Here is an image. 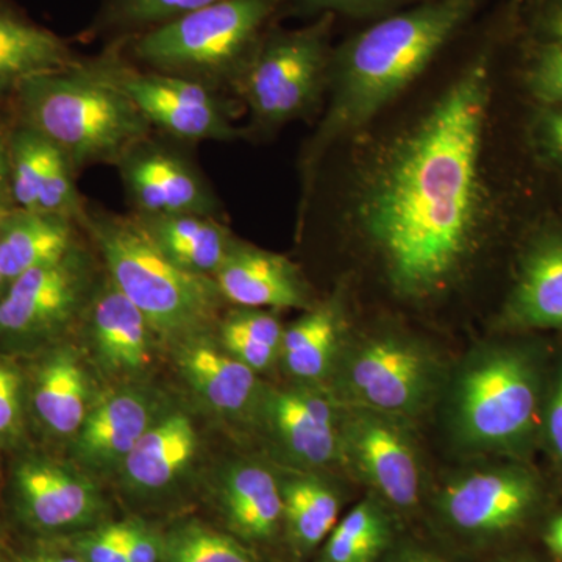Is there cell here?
Wrapping results in <instances>:
<instances>
[{
  "mask_svg": "<svg viewBox=\"0 0 562 562\" xmlns=\"http://www.w3.org/2000/svg\"><path fill=\"white\" fill-rule=\"evenodd\" d=\"M490 102V66L482 58L380 151L360 181L355 222L403 299L425 301L449 290L482 246Z\"/></svg>",
  "mask_w": 562,
  "mask_h": 562,
  "instance_id": "cell-1",
  "label": "cell"
},
{
  "mask_svg": "<svg viewBox=\"0 0 562 562\" xmlns=\"http://www.w3.org/2000/svg\"><path fill=\"white\" fill-rule=\"evenodd\" d=\"M482 0H435L387 18L336 52L328 66L330 102L302 160L310 191L322 158L360 131L420 76Z\"/></svg>",
  "mask_w": 562,
  "mask_h": 562,
  "instance_id": "cell-2",
  "label": "cell"
},
{
  "mask_svg": "<svg viewBox=\"0 0 562 562\" xmlns=\"http://www.w3.org/2000/svg\"><path fill=\"white\" fill-rule=\"evenodd\" d=\"M117 52L29 79L14 91L21 124L50 139L77 169L116 165L138 140L154 133L122 90Z\"/></svg>",
  "mask_w": 562,
  "mask_h": 562,
  "instance_id": "cell-3",
  "label": "cell"
},
{
  "mask_svg": "<svg viewBox=\"0 0 562 562\" xmlns=\"http://www.w3.org/2000/svg\"><path fill=\"white\" fill-rule=\"evenodd\" d=\"M81 225L98 247L106 276L146 316L158 338L177 347L210 335L225 303L214 279L169 261L133 214L88 209Z\"/></svg>",
  "mask_w": 562,
  "mask_h": 562,
  "instance_id": "cell-4",
  "label": "cell"
},
{
  "mask_svg": "<svg viewBox=\"0 0 562 562\" xmlns=\"http://www.w3.org/2000/svg\"><path fill=\"white\" fill-rule=\"evenodd\" d=\"M279 3L220 0L144 32L132 50L158 72L202 81L211 88L222 81L236 85Z\"/></svg>",
  "mask_w": 562,
  "mask_h": 562,
  "instance_id": "cell-5",
  "label": "cell"
},
{
  "mask_svg": "<svg viewBox=\"0 0 562 562\" xmlns=\"http://www.w3.org/2000/svg\"><path fill=\"white\" fill-rule=\"evenodd\" d=\"M454 438L473 452H502L527 441L539 402V376L522 351L492 349L461 372L452 398Z\"/></svg>",
  "mask_w": 562,
  "mask_h": 562,
  "instance_id": "cell-6",
  "label": "cell"
},
{
  "mask_svg": "<svg viewBox=\"0 0 562 562\" xmlns=\"http://www.w3.org/2000/svg\"><path fill=\"white\" fill-rule=\"evenodd\" d=\"M331 379L330 392L341 405L406 420L424 413L435 398L441 366L420 342L384 333L344 346Z\"/></svg>",
  "mask_w": 562,
  "mask_h": 562,
  "instance_id": "cell-7",
  "label": "cell"
},
{
  "mask_svg": "<svg viewBox=\"0 0 562 562\" xmlns=\"http://www.w3.org/2000/svg\"><path fill=\"white\" fill-rule=\"evenodd\" d=\"M330 16L302 31L262 41L239 77V92L261 125L297 120L312 109L328 77Z\"/></svg>",
  "mask_w": 562,
  "mask_h": 562,
  "instance_id": "cell-8",
  "label": "cell"
},
{
  "mask_svg": "<svg viewBox=\"0 0 562 562\" xmlns=\"http://www.w3.org/2000/svg\"><path fill=\"white\" fill-rule=\"evenodd\" d=\"M405 419L341 405V462L368 484L379 501L413 509L422 491L420 458Z\"/></svg>",
  "mask_w": 562,
  "mask_h": 562,
  "instance_id": "cell-9",
  "label": "cell"
},
{
  "mask_svg": "<svg viewBox=\"0 0 562 562\" xmlns=\"http://www.w3.org/2000/svg\"><path fill=\"white\" fill-rule=\"evenodd\" d=\"M116 76L122 90L127 92L151 128L184 143L238 138L231 105L216 88L158 70L140 72L122 60L120 54Z\"/></svg>",
  "mask_w": 562,
  "mask_h": 562,
  "instance_id": "cell-10",
  "label": "cell"
},
{
  "mask_svg": "<svg viewBox=\"0 0 562 562\" xmlns=\"http://www.w3.org/2000/svg\"><path fill=\"white\" fill-rule=\"evenodd\" d=\"M91 258L79 246L61 260L22 273L0 299V331L49 335L85 313L95 288Z\"/></svg>",
  "mask_w": 562,
  "mask_h": 562,
  "instance_id": "cell-11",
  "label": "cell"
},
{
  "mask_svg": "<svg viewBox=\"0 0 562 562\" xmlns=\"http://www.w3.org/2000/svg\"><path fill=\"white\" fill-rule=\"evenodd\" d=\"M255 417L291 464L303 471L341 462V403L319 384L262 390Z\"/></svg>",
  "mask_w": 562,
  "mask_h": 562,
  "instance_id": "cell-12",
  "label": "cell"
},
{
  "mask_svg": "<svg viewBox=\"0 0 562 562\" xmlns=\"http://www.w3.org/2000/svg\"><path fill=\"white\" fill-rule=\"evenodd\" d=\"M114 166L135 216L220 213V201L210 181L172 144L147 136Z\"/></svg>",
  "mask_w": 562,
  "mask_h": 562,
  "instance_id": "cell-13",
  "label": "cell"
},
{
  "mask_svg": "<svg viewBox=\"0 0 562 562\" xmlns=\"http://www.w3.org/2000/svg\"><path fill=\"white\" fill-rule=\"evenodd\" d=\"M13 487L18 517L40 535H76L101 524L105 514L98 484L58 462L41 458L22 461Z\"/></svg>",
  "mask_w": 562,
  "mask_h": 562,
  "instance_id": "cell-14",
  "label": "cell"
},
{
  "mask_svg": "<svg viewBox=\"0 0 562 562\" xmlns=\"http://www.w3.org/2000/svg\"><path fill=\"white\" fill-rule=\"evenodd\" d=\"M538 501V483L519 468H491L452 480L439 497L443 522L460 535L490 538L517 527Z\"/></svg>",
  "mask_w": 562,
  "mask_h": 562,
  "instance_id": "cell-15",
  "label": "cell"
},
{
  "mask_svg": "<svg viewBox=\"0 0 562 562\" xmlns=\"http://www.w3.org/2000/svg\"><path fill=\"white\" fill-rule=\"evenodd\" d=\"M9 144L16 209L60 214L81 224L88 209L77 188V168L68 155L24 124L10 132Z\"/></svg>",
  "mask_w": 562,
  "mask_h": 562,
  "instance_id": "cell-16",
  "label": "cell"
},
{
  "mask_svg": "<svg viewBox=\"0 0 562 562\" xmlns=\"http://www.w3.org/2000/svg\"><path fill=\"white\" fill-rule=\"evenodd\" d=\"M83 314L92 355L106 375L132 380L150 368L158 336L109 276L95 288Z\"/></svg>",
  "mask_w": 562,
  "mask_h": 562,
  "instance_id": "cell-17",
  "label": "cell"
},
{
  "mask_svg": "<svg viewBox=\"0 0 562 562\" xmlns=\"http://www.w3.org/2000/svg\"><path fill=\"white\" fill-rule=\"evenodd\" d=\"M162 413L160 402L150 392L136 386L111 392L101 402L92 403L74 436V454L90 471L120 469Z\"/></svg>",
  "mask_w": 562,
  "mask_h": 562,
  "instance_id": "cell-18",
  "label": "cell"
},
{
  "mask_svg": "<svg viewBox=\"0 0 562 562\" xmlns=\"http://www.w3.org/2000/svg\"><path fill=\"white\" fill-rule=\"evenodd\" d=\"M213 279L225 303L238 308H313L308 286L299 269L288 258L249 244H233Z\"/></svg>",
  "mask_w": 562,
  "mask_h": 562,
  "instance_id": "cell-19",
  "label": "cell"
},
{
  "mask_svg": "<svg viewBox=\"0 0 562 562\" xmlns=\"http://www.w3.org/2000/svg\"><path fill=\"white\" fill-rule=\"evenodd\" d=\"M177 349L181 376L206 408L225 419L254 416L262 391L257 372L209 335L181 342Z\"/></svg>",
  "mask_w": 562,
  "mask_h": 562,
  "instance_id": "cell-20",
  "label": "cell"
},
{
  "mask_svg": "<svg viewBox=\"0 0 562 562\" xmlns=\"http://www.w3.org/2000/svg\"><path fill=\"white\" fill-rule=\"evenodd\" d=\"M199 442L198 428L187 413H162L117 469L122 484L143 497L171 490L190 471Z\"/></svg>",
  "mask_w": 562,
  "mask_h": 562,
  "instance_id": "cell-21",
  "label": "cell"
},
{
  "mask_svg": "<svg viewBox=\"0 0 562 562\" xmlns=\"http://www.w3.org/2000/svg\"><path fill=\"white\" fill-rule=\"evenodd\" d=\"M220 503L225 522L241 541H271L283 525L280 482L265 465H231L222 476Z\"/></svg>",
  "mask_w": 562,
  "mask_h": 562,
  "instance_id": "cell-22",
  "label": "cell"
},
{
  "mask_svg": "<svg viewBox=\"0 0 562 562\" xmlns=\"http://www.w3.org/2000/svg\"><path fill=\"white\" fill-rule=\"evenodd\" d=\"M135 220L169 261L183 271L211 279L238 241L217 216L210 214L135 216Z\"/></svg>",
  "mask_w": 562,
  "mask_h": 562,
  "instance_id": "cell-23",
  "label": "cell"
},
{
  "mask_svg": "<svg viewBox=\"0 0 562 562\" xmlns=\"http://www.w3.org/2000/svg\"><path fill=\"white\" fill-rule=\"evenodd\" d=\"M505 319L513 327L562 331V236H543L525 255Z\"/></svg>",
  "mask_w": 562,
  "mask_h": 562,
  "instance_id": "cell-24",
  "label": "cell"
},
{
  "mask_svg": "<svg viewBox=\"0 0 562 562\" xmlns=\"http://www.w3.org/2000/svg\"><path fill=\"white\" fill-rule=\"evenodd\" d=\"M76 224L60 214L11 210L0 220V272L7 283L65 258L77 246Z\"/></svg>",
  "mask_w": 562,
  "mask_h": 562,
  "instance_id": "cell-25",
  "label": "cell"
},
{
  "mask_svg": "<svg viewBox=\"0 0 562 562\" xmlns=\"http://www.w3.org/2000/svg\"><path fill=\"white\" fill-rule=\"evenodd\" d=\"M74 63L72 52L60 36L0 0V94Z\"/></svg>",
  "mask_w": 562,
  "mask_h": 562,
  "instance_id": "cell-26",
  "label": "cell"
},
{
  "mask_svg": "<svg viewBox=\"0 0 562 562\" xmlns=\"http://www.w3.org/2000/svg\"><path fill=\"white\" fill-rule=\"evenodd\" d=\"M344 312L333 299L306 310L301 319L284 328L280 361L291 379L319 384L330 379L344 347Z\"/></svg>",
  "mask_w": 562,
  "mask_h": 562,
  "instance_id": "cell-27",
  "label": "cell"
},
{
  "mask_svg": "<svg viewBox=\"0 0 562 562\" xmlns=\"http://www.w3.org/2000/svg\"><path fill=\"white\" fill-rule=\"evenodd\" d=\"M36 414L60 436H76L91 403L90 376L72 350H60L41 366L33 392Z\"/></svg>",
  "mask_w": 562,
  "mask_h": 562,
  "instance_id": "cell-28",
  "label": "cell"
},
{
  "mask_svg": "<svg viewBox=\"0 0 562 562\" xmlns=\"http://www.w3.org/2000/svg\"><path fill=\"white\" fill-rule=\"evenodd\" d=\"M283 525L299 553L316 550L336 527L341 498L335 487L313 475L291 476L280 482Z\"/></svg>",
  "mask_w": 562,
  "mask_h": 562,
  "instance_id": "cell-29",
  "label": "cell"
},
{
  "mask_svg": "<svg viewBox=\"0 0 562 562\" xmlns=\"http://www.w3.org/2000/svg\"><path fill=\"white\" fill-rule=\"evenodd\" d=\"M392 538L387 505L369 495L338 520L322 543L319 562H379L390 550Z\"/></svg>",
  "mask_w": 562,
  "mask_h": 562,
  "instance_id": "cell-30",
  "label": "cell"
},
{
  "mask_svg": "<svg viewBox=\"0 0 562 562\" xmlns=\"http://www.w3.org/2000/svg\"><path fill=\"white\" fill-rule=\"evenodd\" d=\"M283 325L268 310L238 308L220 324V344L236 360L260 373L280 360Z\"/></svg>",
  "mask_w": 562,
  "mask_h": 562,
  "instance_id": "cell-31",
  "label": "cell"
},
{
  "mask_svg": "<svg viewBox=\"0 0 562 562\" xmlns=\"http://www.w3.org/2000/svg\"><path fill=\"white\" fill-rule=\"evenodd\" d=\"M161 562H258L235 536L198 520L173 525L162 535Z\"/></svg>",
  "mask_w": 562,
  "mask_h": 562,
  "instance_id": "cell-32",
  "label": "cell"
},
{
  "mask_svg": "<svg viewBox=\"0 0 562 562\" xmlns=\"http://www.w3.org/2000/svg\"><path fill=\"white\" fill-rule=\"evenodd\" d=\"M220 0H105L101 24L111 31H150Z\"/></svg>",
  "mask_w": 562,
  "mask_h": 562,
  "instance_id": "cell-33",
  "label": "cell"
},
{
  "mask_svg": "<svg viewBox=\"0 0 562 562\" xmlns=\"http://www.w3.org/2000/svg\"><path fill=\"white\" fill-rule=\"evenodd\" d=\"M61 542L85 562H128L124 522L99 524L76 535L65 536Z\"/></svg>",
  "mask_w": 562,
  "mask_h": 562,
  "instance_id": "cell-34",
  "label": "cell"
},
{
  "mask_svg": "<svg viewBox=\"0 0 562 562\" xmlns=\"http://www.w3.org/2000/svg\"><path fill=\"white\" fill-rule=\"evenodd\" d=\"M528 81L536 98L552 105H562V44L542 43Z\"/></svg>",
  "mask_w": 562,
  "mask_h": 562,
  "instance_id": "cell-35",
  "label": "cell"
},
{
  "mask_svg": "<svg viewBox=\"0 0 562 562\" xmlns=\"http://www.w3.org/2000/svg\"><path fill=\"white\" fill-rule=\"evenodd\" d=\"M21 417L20 373L0 361V441L14 435Z\"/></svg>",
  "mask_w": 562,
  "mask_h": 562,
  "instance_id": "cell-36",
  "label": "cell"
},
{
  "mask_svg": "<svg viewBox=\"0 0 562 562\" xmlns=\"http://www.w3.org/2000/svg\"><path fill=\"white\" fill-rule=\"evenodd\" d=\"M124 543L128 562L162 560V535L140 520H125Z\"/></svg>",
  "mask_w": 562,
  "mask_h": 562,
  "instance_id": "cell-37",
  "label": "cell"
},
{
  "mask_svg": "<svg viewBox=\"0 0 562 562\" xmlns=\"http://www.w3.org/2000/svg\"><path fill=\"white\" fill-rule=\"evenodd\" d=\"M546 435L553 453L562 462V371L547 405Z\"/></svg>",
  "mask_w": 562,
  "mask_h": 562,
  "instance_id": "cell-38",
  "label": "cell"
},
{
  "mask_svg": "<svg viewBox=\"0 0 562 562\" xmlns=\"http://www.w3.org/2000/svg\"><path fill=\"white\" fill-rule=\"evenodd\" d=\"M543 43L562 44V0H546L536 20Z\"/></svg>",
  "mask_w": 562,
  "mask_h": 562,
  "instance_id": "cell-39",
  "label": "cell"
},
{
  "mask_svg": "<svg viewBox=\"0 0 562 562\" xmlns=\"http://www.w3.org/2000/svg\"><path fill=\"white\" fill-rule=\"evenodd\" d=\"M10 133L0 127V220L16 209L11 191Z\"/></svg>",
  "mask_w": 562,
  "mask_h": 562,
  "instance_id": "cell-40",
  "label": "cell"
},
{
  "mask_svg": "<svg viewBox=\"0 0 562 562\" xmlns=\"http://www.w3.org/2000/svg\"><path fill=\"white\" fill-rule=\"evenodd\" d=\"M13 562H85L79 554L72 552L61 541H54L32 550V552L21 554Z\"/></svg>",
  "mask_w": 562,
  "mask_h": 562,
  "instance_id": "cell-41",
  "label": "cell"
},
{
  "mask_svg": "<svg viewBox=\"0 0 562 562\" xmlns=\"http://www.w3.org/2000/svg\"><path fill=\"white\" fill-rule=\"evenodd\" d=\"M541 136L550 154L562 162V110H550L543 114Z\"/></svg>",
  "mask_w": 562,
  "mask_h": 562,
  "instance_id": "cell-42",
  "label": "cell"
},
{
  "mask_svg": "<svg viewBox=\"0 0 562 562\" xmlns=\"http://www.w3.org/2000/svg\"><path fill=\"white\" fill-rule=\"evenodd\" d=\"M379 562H449L417 546H391Z\"/></svg>",
  "mask_w": 562,
  "mask_h": 562,
  "instance_id": "cell-43",
  "label": "cell"
},
{
  "mask_svg": "<svg viewBox=\"0 0 562 562\" xmlns=\"http://www.w3.org/2000/svg\"><path fill=\"white\" fill-rule=\"evenodd\" d=\"M312 10H368L391 2V0H299Z\"/></svg>",
  "mask_w": 562,
  "mask_h": 562,
  "instance_id": "cell-44",
  "label": "cell"
},
{
  "mask_svg": "<svg viewBox=\"0 0 562 562\" xmlns=\"http://www.w3.org/2000/svg\"><path fill=\"white\" fill-rule=\"evenodd\" d=\"M546 542L554 554L562 558V516H558L550 522L546 532Z\"/></svg>",
  "mask_w": 562,
  "mask_h": 562,
  "instance_id": "cell-45",
  "label": "cell"
},
{
  "mask_svg": "<svg viewBox=\"0 0 562 562\" xmlns=\"http://www.w3.org/2000/svg\"><path fill=\"white\" fill-rule=\"evenodd\" d=\"M0 562H9V560H7L5 543H3L2 532H0Z\"/></svg>",
  "mask_w": 562,
  "mask_h": 562,
  "instance_id": "cell-46",
  "label": "cell"
},
{
  "mask_svg": "<svg viewBox=\"0 0 562 562\" xmlns=\"http://www.w3.org/2000/svg\"><path fill=\"white\" fill-rule=\"evenodd\" d=\"M7 288H9V283H7V280L3 279L2 272H0V299L5 294Z\"/></svg>",
  "mask_w": 562,
  "mask_h": 562,
  "instance_id": "cell-47",
  "label": "cell"
},
{
  "mask_svg": "<svg viewBox=\"0 0 562 562\" xmlns=\"http://www.w3.org/2000/svg\"><path fill=\"white\" fill-rule=\"evenodd\" d=\"M517 562H531V561H517Z\"/></svg>",
  "mask_w": 562,
  "mask_h": 562,
  "instance_id": "cell-48",
  "label": "cell"
}]
</instances>
